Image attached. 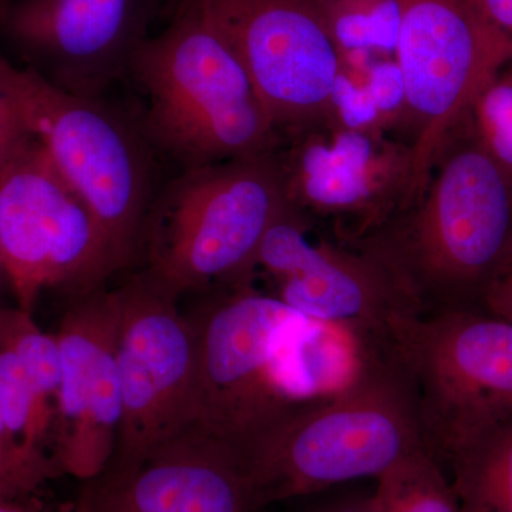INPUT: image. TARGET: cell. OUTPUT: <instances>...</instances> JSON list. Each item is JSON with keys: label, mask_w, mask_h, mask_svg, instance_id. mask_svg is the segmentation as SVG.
<instances>
[{"label": "cell", "mask_w": 512, "mask_h": 512, "mask_svg": "<svg viewBox=\"0 0 512 512\" xmlns=\"http://www.w3.org/2000/svg\"><path fill=\"white\" fill-rule=\"evenodd\" d=\"M0 259L19 308L28 312L43 289L80 298L114 275L92 212L35 134L0 167Z\"/></svg>", "instance_id": "10"}, {"label": "cell", "mask_w": 512, "mask_h": 512, "mask_svg": "<svg viewBox=\"0 0 512 512\" xmlns=\"http://www.w3.org/2000/svg\"><path fill=\"white\" fill-rule=\"evenodd\" d=\"M59 474L55 458L42 448L0 441V500H20Z\"/></svg>", "instance_id": "23"}, {"label": "cell", "mask_w": 512, "mask_h": 512, "mask_svg": "<svg viewBox=\"0 0 512 512\" xmlns=\"http://www.w3.org/2000/svg\"><path fill=\"white\" fill-rule=\"evenodd\" d=\"M466 121L478 144L512 181V69H504L478 94Z\"/></svg>", "instance_id": "22"}, {"label": "cell", "mask_w": 512, "mask_h": 512, "mask_svg": "<svg viewBox=\"0 0 512 512\" xmlns=\"http://www.w3.org/2000/svg\"><path fill=\"white\" fill-rule=\"evenodd\" d=\"M128 76L147 97L151 146L185 168L264 156L281 137L205 0H180L137 50Z\"/></svg>", "instance_id": "3"}, {"label": "cell", "mask_w": 512, "mask_h": 512, "mask_svg": "<svg viewBox=\"0 0 512 512\" xmlns=\"http://www.w3.org/2000/svg\"><path fill=\"white\" fill-rule=\"evenodd\" d=\"M495 23L512 37V0H485Z\"/></svg>", "instance_id": "27"}, {"label": "cell", "mask_w": 512, "mask_h": 512, "mask_svg": "<svg viewBox=\"0 0 512 512\" xmlns=\"http://www.w3.org/2000/svg\"><path fill=\"white\" fill-rule=\"evenodd\" d=\"M32 136L18 101L0 76V167Z\"/></svg>", "instance_id": "24"}, {"label": "cell", "mask_w": 512, "mask_h": 512, "mask_svg": "<svg viewBox=\"0 0 512 512\" xmlns=\"http://www.w3.org/2000/svg\"><path fill=\"white\" fill-rule=\"evenodd\" d=\"M463 512H512V414L460 444L443 463Z\"/></svg>", "instance_id": "18"}, {"label": "cell", "mask_w": 512, "mask_h": 512, "mask_svg": "<svg viewBox=\"0 0 512 512\" xmlns=\"http://www.w3.org/2000/svg\"><path fill=\"white\" fill-rule=\"evenodd\" d=\"M375 55L367 50L343 53L333 90V120L359 130L387 134L397 130L406 138V100L399 67L396 60H373Z\"/></svg>", "instance_id": "17"}, {"label": "cell", "mask_w": 512, "mask_h": 512, "mask_svg": "<svg viewBox=\"0 0 512 512\" xmlns=\"http://www.w3.org/2000/svg\"><path fill=\"white\" fill-rule=\"evenodd\" d=\"M0 348L13 353L40 392L56 397L62 376L57 336L42 332L23 309H0Z\"/></svg>", "instance_id": "21"}, {"label": "cell", "mask_w": 512, "mask_h": 512, "mask_svg": "<svg viewBox=\"0 0 512 512\" xmlns=\"http://www.w3.org/2000/svg\"><path fill=\"white\" fill-rule=\"evenodd\" d=\"M74 512H79V511H77V510H76V511H74Z\"/></svg>", "instance_id": "33"}, {"label": "cell", "mask_w": 512, "mask_h": 512, "mask_svg": "<svg viewBox=\"0 0 512 512\" xmlns=\"http://www.w3.org/2000/svg\"><path fill=\"white\" fill-rule=\"evenodd\" d=\"M154 10L156 0H19L0 30L57 89L101 99L130 73Z\"/></svg>", "instance_id": "14"}, {"label": "cell", "mask_w": 512, "mask_h": 512, "mask_svg": "<svg viewBox=\"0 0 512 512\" xmlns=\"http://www.w3.org/2000/svg\"><path fill=\"white\" fill-rule=\"evenodd\" d=\"M285 138L332 120L343 52L325 0H205Z\"/></svg>", "instance_id": "12"}, {"label": "cell", "mask_w": 512, "mask_h": 512, "mask_svg": "<svg viewBox=\"0 0 512 512\" xmlns=\"http://www.w3.org/2000/svg\"><path fill=\"white\" fill-rule=\"evenodd\" d=\"M393 5L394 60L406 100L416 197L478 94L510 64L512 37L495 23L485 0H393Z\"/></svg>", "instance_id": "7"}, {"label": "cell", "mask_w": 512, "mask_h": 512, "mask_svg": "<svg viewBox=\"0 0 512 512\" xmlns=\"http://www.w3.org/2000/svg\"><path fill=\"white\" fill-rule=\"evenodd\" d=\"M289 210L276 151L185 168L151 205L144 272L177 299L248 284L262 239Z\"/></svg>", "instance_id": "4"}, {"label": "cell", "mask_w": 512, "mask_h": 512, "mask_svg": "<svg viewBox=\"0 0 512 512\" xmlns=\"http://www.w3.org/2000/svg\"><path fill=\"white\" fill-rule=\"evenodd\" d=\"M427 451H451L512 414V322L487 309L421 315L397 349Z\"/></svg>", "instance_id": "8"}, {"label": "cell", "mask_w": 512, "mask_h": 512, "mask_svg": "<svg viewBox=\"0 0 512 512\" xmlns=\"http://www.w3.org/2000/svg\"><path fill=\"white\" fill-rule=\"evenodd\" d=\"M0 441H3V443H6V441H19L10 434L8 426H6L5 423V417H3L2 407H0Z\"/></svg>", "instance_id": "29"}, {"label": "cell", "mask_w": 512, "mask_h": 512, "mask_svg": "<svg viewBox=\"0 0 512 512\" xmlns=\"http://www.w3.org/2000/svg\"><path fill=\"white\" fill-rule=\"evenodd\" d=\"M312 225L289 210L268 229L255 261L276 298L313 323L349 330L362 352L394 353L421 313L375 254Z\"/></svg>", "instance_id": "9"}, {"label": "cell", "mask_w": 512, "mask_h": 512, "mask_svg": "<svg viewBox=\"0 0 512 512\" xmlns=\"http://www.w3.org/2000/svg\"><path fill=\"white\" fill-rule=\"evenodd\" d=\"M0 512H42L19 503V500H0Z\"/></svg>", "instance_id": "28"}, {"label": "cell", "mask_w": 512, "mask_h": 512, "mask_svg": "<svg viewBox=\"0 0 512 512\" xmlns=\"http://www.w3.org/2000/svg\"><path fill=\"white\" fill-rule=\"evenodd\" d=\"M0 275L5 276V272H3L2 259H0Z\"/></svg>", "instance_id": "31"}, {"label": "cell", "mask_w": 512, "mask_h": 512, "mask_svg": "<svg viewBox=\"0 0 512 512\" xmlns=\"http://www.w3.org/2000/svg\"><path fill=\"white\" fill-rule=\"evenodd\" d=\"M49 400L37 389L18 357L0 348V407L10 434L25 446L42 448L56 416Z\"/></svg>", "instance_id": "20"}, {"label": "cell", "mask_w": 512, "mask_h": 512, "mask_svg": "<svg viewBox=\"0 0 512 512\" xmlns=\"http://www.w3.org/2000/svg\"><path fill=\"white\" fill-rule=\"evenodd\" d=\"M355 244L393 272L421 315L485 309L512 259V181L466 121L444 144L423 190Z\"/></svg>", "instance_id": "1"}, {"label": "cell", "mask_w": 512, "mask_h": 512, "mask_svg": "<svg viewBox=\"0 0 512 512\" xmlns=\"http://www.w3.org/2000/svg\"><path fill=\"white\" fill-rule=\"evenodd\" d=\"M424 446L409 376L396 353L362 352L342 389L298 400L239 451L264 507L382 477ZM427 450V448H426Z\"/></svg>", "instance_id": "2"}, {"label": "cell", "mask_w": 512, "mask_h": 512, "mask_svg": "<svg viewBox=\"0 0 512 512\" xmlns=\"http://www.w3.org/2000/svg\"><path fill=\"white\" fill-rule=\"evenodd\" d=\"M10 5H12V0H0V23H2L3 18L8 13Z\"/></svg>", "instance_id": "30"}, {"label": "cell", "mask_w": 512, "mask_h": 512, "mask_svg": "<svg viewBox=\"0 0 512 512\" xmlns=\"http://www.w3.org/2000/svg\"><path fill=\"white\" fill-rule=\"evenodd\" d=\"M276 157L292 210L339 241L372 234L416 194L412 143L394 134L332 119L282 138Z\"/></svg>", "instance_id": "11"}, {"label": "cell", "mask_w": 512, "mask_h": 512, "mask_svg": "<svg viewBox=\"0 0 512 512\" xmlns=\"http://www.w3.org/2000/svg\"><path fill=\"white\" fill-rule=\"evenodd\" d=\"M308 512H376L372 493L335 495L313 505Z\"/></svg>", "instance_id": "26"}, {"label": "cell", "mask_w": 512, "mask_h": 512, "mask_svg": "<svg viewBox=\"0 0 512 512\" xmlns=\"http://www.w3.org/2000/svg\"><path fill=\"white\" fill-rule=\"evenodd\" d=\"M121 423L113 470L138 463L191 424L195 335L178 299L146 274L120 286Z\"/></svg>", "instance_id": "13"}, {"label": "cell", "mask_w": 512, "mask_h": 512, "mask_svg": "<svg viewBox=\"0 0 512 512\" xmlns=\"http://www.w3.org/2000/svg\"><path fill=\"white\" fill-rule=\"evenodd\" d=\"M484 308L512 322V259L488 292Z\"/></svg>", "instance_id": "25"}, {"label": "cell", "mask_w": 512, "mask_h": 512, "mask_svg": "<svg viewBox=\"0 0 512 512\" xmlns=\"http://www.w3.org/2000/svg\"><path fill=\"white\" fill-rule=\"evenodd\" d=\"M208 293L191 318V424L241 450L302 400L289 384V355L318 323L254 281Z\"/></svg>", "instance_id": "6"}, {"label": "cell", "mask_w": 512, "mask_h": 512, "mask_svg": "<svg viewBox=\"0 0 512 512\" xmlns=\"http://www.w3.org/2000/svg\"><path fill=\"white\" fill-rule=\"evenodd\" d=\"M376 512H463L446 470L426 448L377 478Z\"/></svg>", "instance_id": "19"}, {"label": "cell", "mask_w": 512, "mask_h": 512, "mask_svg": "<svg viewBox=\"0 0 512 512\" xmlns=\"http://www.w3.org/2000/svg\"><path fill=\"white\" fill-rule=\"evenodd\" d=\"M79 512H264L237 448L185 427L138 463L87 481Z\"/></svg>", "instance_id": "16"}, {"label": "cell", "mask_w": 512, "mask_h": 512, "mask_svg": "<svg viewBox=\"0 0 512 512\" xmlns=\"http://www.w3.org/2000/svg\"><path fill=\"white\" fill-rule=\"evenodd\" d=\"M0 76L18 101L32 133L92 212L114 274L143 249L156 198L151 143L101 99L57 89L30 67L0 56Z\"/></svg>", "instance_id": "5"}, {"label": "cell", "mask_w": 512, "mask_h": 512, "mask_svg": "<svg viewBox=\"0 0 512 512\" xmlns=\"http://www.w3.org/2000/svg\"><path fill=\"white\" fill-rule=\"evenodd\" d=\"M508 66H511V67H512V57H511V62H510V64H508Z\"/></svg>", "instance_id": "32"}, {"label": "cell", "mask_w": 512, "mask_h": 512, "mask_svg": "<svg viewBox=\"0 0 512 512\" xmlns=\"http://www.w3.org/2000/svg\"><path fill=\"white\" fill-rule=\"evenodd\" d=\"M119 288L80 296L63 316L57 340L62 376L56 393L55 461L77 480L101 476L113 460L121 423L117 366Z\"/></svg>", "instance_id": "15"}]
</instances>
